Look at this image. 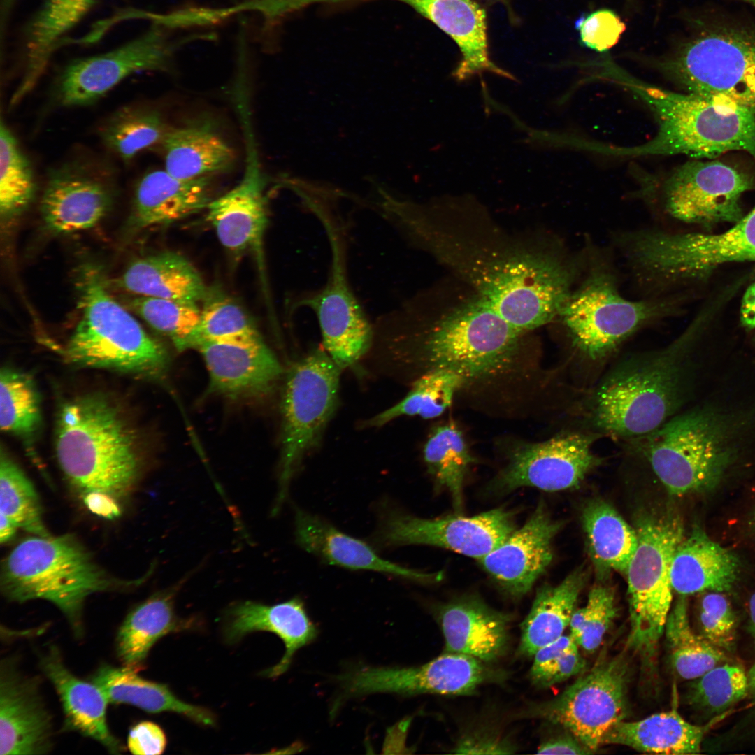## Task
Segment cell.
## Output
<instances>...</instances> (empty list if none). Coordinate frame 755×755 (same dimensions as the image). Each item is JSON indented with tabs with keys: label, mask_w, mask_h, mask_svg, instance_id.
Listing matches in <instances>:
<instances>
[{
	"label": "cell",
	"mask_w": 755,
	"mask_h": 755,
	"mask_svg": "<svg viewBox=\"0 0 755 755\" xmlns=\"http://www.w3.org/2000/svg\"><path fill=\"white\" fill-rule=\"evenodd\" d=\"M373 329V344L403 358L417 378L434 370L452 372L463 382L459 394L487 410L526 408L542 386L526 332L477 295L435 317L415 297L382 314Z\"/></svg>",
	"instance_id": "obj_1"
},
{
	"label": "cell",
	"mask_w": 755,
	"mask_h": 755,
	"mask_svg": "<svg viewBox=\"0 0 755 755\" xmlns=\"http://www.w3.org/2000/svg\"><path fill=\"white\" fill-rule=\"evenodd\" d=\"M408 242L447 265L510 325L526 333L558 317L584 268V253L479 240L442 227L430 214L412 224Z\"/></svg>",
	"instance_id": "obj_2"
},
{
	"label": "cell",
	"mask_w": 755,
	"mask_h": 755,
	"mask_svg": "<svg viewBox=\"0 0 755 755\" xmlns=\"http://www.w3.org/2000/svg\"><path fill=\"white\" fill-rule=\"evenodd\" d=\"M698 323L661 348L624 358L591 392L585 414L598 433L635 440L681 412L692 389Z\"/></svg>",
	"instance_id": "obj_3"
},
{
	"label": "cell",
	"mask_w": 755,
	"mask_h": 755,
	"mask_svg": "<svg viewBox=\"0 0 755 755\" xmlns=\"http://www.w3.org/2000/svg\"><path fill=\"white\" fill-rule=\"evenodd\" d=\"M141 442L124 410L101 393L73 398L57 415V459L82 494L99 492L117 499L129 492L143 466Z\"/></svg>",
	"instance_id": "obj_4"
},
{
	"label": "cell",
	"mask_w": 755,
	"mask_h": 755,
	"mask_svg": "<svg viewBox=\"0 0 755 755\" xmlns=\"http://www.w3.org/2000/svg\"><path fill=\"white\" fill-rule=\"evenodd\" d=\"M610 80L624 86L653 114L657 131L637 146L609 145V156L684 154L714 159L731 151L755 158V115L733 103L663 89L614 69Z\"/></svg>",
	"instance_id": "obj_5"
},
{
	"label": "cell",
	"mask_w": 755,
	"mask_h": 755,
	"mask_svg": "<svg viewBox=\"0 0 755 755\" xmlns=\"http://www.w3.org/2000/svg\"><path fill=\"white\" fill-rule=\"evenodd\" d=\"M77 280L81 317L66 347L67 361L161 380L169 365L166 350L110 295L100 269L83 266Z\"/></svg>",
	"instance_id": "obj_6"
},
{
	"label": "cell",
	"mask_w": 755,
	"mask_h": 755,
	"mask_svg": "<svg viewBox=\"0 0 755 755\" xmlns=\"http://www.w3.org/2000/svg\"><path fill=\"white\" fill-rule=\"evenodd\" d=\"M656 69L683 92L733 103L755 115V24L698 20Z\"/></svg>",
	"instance_id": "obj_7"
},
{
	"label": "cell",
	"mask_w": 755,
	"mask_h": 755,
	"mask_svg": "<svg viewBox=\"0 0 755 755\" xmlns=\"http://www.w3.org/2000/svg\"><path fill=\"white\" fill-rule=\"evenodd\" d=\"M71 535L36 536L18 543L6 557L1 587L12 601L43 599L66 616L75 635L83 633L82 609L92 594L117 587Z\"/></svg>",
	"instance_id": "obj_8"
},
{
	"label": "cell",
	"mask_w": 755,
	"mask_h": 755,
	"mask_svg": "<svg viewBox=\"0 0 755 755\" xmlns=\"http://www.w3.org/2000/svg\"><path fill=\"white\" fill-rule=\"evenodd\" d=\"M583 274L558 317L572 346L591 361L610 357L638 330L676 308L673 296L625 298L610 264L593 251L585 252Z\"/></svg>",
	"instance_id": "obj_9"
},
{
	"label": "cell",
	"mask_w": 755,
	"mask_h": 755,
	"mask_svg": "<svg viewBox=\"0 0 755 755\" xmlns=\"http://www.w3.org/2000/svg\"><path fill=\"white\" fill-rule=\"evenodd\" d=\"M620 245L639 280L666 289L724 264L755 261V206L720 233L642 229L623 233Z\"/></svg>",
	"instance_id": "obj_10"
},
{
	"label": "cell",
	"mask_w": 755,
	"mask_h": 755,
	"mask_svg": "<svg viewBox=\"0 0 755 755\" xmlns=\"http://www.w3.org/2000/svg\"><path fill=\"white\" fill-rule=\"evenodd\" d=\"M635 529L637 547L626 574L631 623L627 645L649 667L672 607L670 569L684 531L682 519L670 510L642 513Z\"/></svg>",
	"instance_id": "obj_11"
},
{
	"label": "cell",
	"mask_w": 755,
	"mask_h": 755,
	"mask_svg": "<svg viewBox=\"0 0 755 755\" xmlns=\"http://www.w3.org/2000/svg\"><path fill=\"white\" fill-rule=\"evenodd\" d=\"M340 371L319 347L298 360L287 375L280 405L281 456L273 515L285 501L302 459L317 445L336 410Z\"/></svg>",
	"instance_id": "obj_12"
},
{
	"label": "cell",
	"mask_w": 755,
	"mask_h": 755,
	"mask_svg": "<svg viewBox=\"0 0 755 755\" xmlns=\"http://www.w3.org/2000/svg\"><path fill=\"white\" fill-rule=\"evenodd\" d=\"M628 659H603L556 697L533 705L526 716L542 719L573 734L595 752L603 736L628 711Z\"/></svg>",
	"instance_id": "obj_13"
},
{
	"label": "cell",
	"mask_w": 755,
	"mask_h": 755,
	"mask_svg": "<svg viewBox=\"0 0 755 755\" xmlns=\"http://www.w3.org/2000/svg\"><path fill=\"white\" fill-rule=\"evenodd\" d=\"M672 448L716 487L747 447H755V403L726 408L703 404L663 424Z\"/></svg>",
	"instance_id": "obj_14"
},
{
	"label": "cell",
	"mask_w": 755,
	"mask_h": 755,
	"mask_svg": "<svg viewBox=\"0 0 755 755\" xmlns=\"http://www.w3.org/2000/svg\"><path fill=\"white\" fill-rule=\"evenodd\" d=\"M502 677L486 662L449 652L414 667L359 666L338 676L342 691L331 710L336 712L350 698L373 693L471 695L481 685L498 682Z\"/></svg>",
	"instance_id": "obj_15"
},
{
	"label": "cell",
	"mask_w": 755,
	"mask_h": 755,
	"mask_svg": "<svg viewBox=\"0 0 755 755\" xmlns=\"http://www.w3.org/2000/svg\"><path fill=\"white\" fill-rule=\"evenodd\" d=\"M331 250V263L324 285L305 292L298 307H307L315 315L322 345L332 360L340 366L357 363L371 349L373 324L350 286L346 245L341 228L336 222L325 226Z\"/></svg>",
	"instance_id": "obj_16"
},
{
	"label": "cell",
	"mask_w": 755,
	"mask_h": 755,
	"mask_svg": "<svg viewBox=\"0 0 755 755\" xmlns=\"http://www.w3.org/2000/svg\"><path fill=\"white\" fill-rule=\"evenodd\" d=\"M754 185L748 174L721 161L692 159L668 173L655 190L670 216L711 225L742 218V197Z\"/></svg>",
	"instance_id": "obj_17"
},
{
	"label": "cell",
	"mask_w": 755,
	"mask_h": 755,
	"mask_svg": "<svg viewBox=\"0 0 755 755\" xmlns=\"http://www.w3.org/2000/svg\"><path fill=\"white\" fill-rule=\"evenodd\" d=\"M515 515L503 508L471 517L450 515L424 519L389 511L375 539L384 547L426 545L482 559L516 530Z\"/></svg>",
	"instance_id": "obj_18"
},
{
	"label": "cell",
	"mask_w": 755,
	"mask_h": 755,
	"mask_svg": "<svg viewBox=\"0 0 755 755\" xmlns=\"http://www.w3.org/2000/svg\"><path fill=\"white\" fill-rule=\"evenodd\" d=\"M596 436L569 431L542 442L517 444L491 482V491L506 494L523 487L556 491L578 486L599 463L592 450Z\"/></svg>",
	"instance_id": "obj_19"
},
{
	"label": "cell",
	"mask_w": 755,
	"mask_h": 755,
	"mask_svg": "<svg viewBox=\"0 0 755 755\" xmlns=\"http://www.w3.org/2000/svg\"><path fill=\"white\" fill-rule=\"evenodd\" d=\"M168 56L161 34L155 30L111 51L78 59L61 74L58 101L66 107L89 105L134 73L163 69Z\"/></svg>",
	"instance_id": "obj_20"
},
{
	"label": "cell",
	"mask_w": 755,
	"mask_h": 755,
	"mask_svg": "<svg viewBox=\"0 0 755 755\" xmlns=\"http://www.w3.org/2000/svg\"><path fill=\"white\" fill-rule=\"evenodd\" d=\"M249 124L244 126L246 160L240 181L223 195L212 199L206 220L220 243L234 254L258 250L268 221L266 179Z\"/></svg>",
	"instance_id": "obj_21"
},
{
	"label": "cell",
	"mask_w": 755,
	"mask_h": 755,
	"mask_svg": "<svg viewBox=\"0 0 755 755\" xmlns=\"http://www.w3.org/2000/svg\"><path fill=\"white\" fill-rule=\"evenodd\" d=\"M39 685L37 678L20 670L15 658L1 660V755H39L52 750V716Z\"/></svg>",
	"instance_id": "obj_22"
},
{
	"label": "cell",
	"mask_w": 755,
	"mask_h": 755,
	"mask_svg": "<svg viewBox=\"0 0 755 755\" xmlns=\"http://www.w3.org/2000/svg\"><path fill=\"white\" fill-rule=\"evenodd\" d=\"M561 526L540 503L525 524L479 563L504 592L519 598L550 564L552 541Z\"/></svg>",
	"instance_id": "obj_23"
},
{
	"label": "cell",
	"mask_w": 755,
	"mask_h": 755,
	"mask_svg": "<svg viewBox=\"0 0 755 755\" xmlns=\"http://www.w3.org/2000/svg\"><path fill=\"white\" fill-rule=\"evenodd\" d=\"M195 348L208 370V391L231 399L268 394L282 373L278 359L264 342L240 345L203 340Z\"/></svg>",
	"instance_id": "obj_24"
},
{
	"label": "cell",
	"mask_w": 755,
	"mask_h": 755,
	"mask_svg": "<svg viewBox=\"0 0 755 755\" xmlns=\"http://www.w3.org/2000/svg\"><path fill=\"white\" fill-rule=\"evenodd\" d=\"M41 202L46 226L55 233H69L94 227L109 210V187L87 170L71 165L52 170Z\"/></svg>",
	"instance_id": "obj_25"
},
{
	"label": "cell",
	"mask_w": 755,
	"mask_h": 755,
	"mask_svg": "<svg viewBox=\"0 0 755 755\" xmlns=\"http://www.w3.org/2000/svg\"><path fill=\"white\" fill-rule=\"evenodd\" d=\"M436 615L445 652L470 656L486 663L506 652L510 616L493 609L479 596L454 598L438 607Z\"/></svg>",
	"instance_id": "obj_26"
},
{
	"label": "cell",
	"mask_w": 755,
	"mask_h": 755,
	"mask_svg": "<svg viewBox=\"0 0 755 755\" xmlns=\"http://www.w3.org/2000/svg\"><path fill=\"white\" fill-rule=\"evenodd\" d=\"M412 7L448 34L458 45L461 59L452 76L465 81L484 71L510 80L512 75L490 59L486 13L473 0H394Z\"/></svg>",
	"instance_id": "obj_27"
},
{
	"label": "cell",
	"mask_w": 755,
	"mask_h": 755,
	"mask_svg": "<svg viewBox=\"0 0 755 755\" xmlns=\"http://www.w3.org/2000/svg\"><path fill=\"white\" fill-rule=\"evenodd\" d=\"M39 667L60 699L64 715V728L96 740L110 754L122 753L124 746L108 727V702L100 689L69 670L55 645H50L39 655Z\"/></svg>",
	"instance_id": "obj_28"
},
{
	"label": "cell",
	"mask_w": 755,
	"mask_h": 755,
	"mask_svg": "<svg viewBox=\"0 0 755 755\" xmlns=\"http://www.w3.org/2000/svg\"><path fill=\"white\" fill-rule=\"evenodd\" d=\"M227 617L224 635L229 642L238 641L255 631L272 632L282 639L285 652L278 663L264 673L268 677L285 673L295 652L312 642L318 634L299 598L272 605L251 601L240 602L229 609Z\"/></svg>",
	"instance_id": "obj_29"
},
{
	"label": "cell",
	"mask_w": 755,
	"mask_h": 755,
	"mask_svg": "<svg viewBox=\"0 0 755 755\" xmlns=\"http://www.w3.org/2000/svg\"><path fill=\"white\" fill-rule=\"evenodd\" d=\"M297 544L324 562L352 570H368L420 582H436L442 574L417 571L380 557L362 540L341 532L331 524L301 509L294 516Z\"/></svg>",
	"instance_id": "obj_30"
},
{
	"label": "cell",
	"mask_w": 755,
	"mask_h": 755,
	"mask_svg": "<svg viewBox=\"0 0 755 755\" xmlns=\"http://www.w3.org/2000/svg\"><path fill=\"white\" fill-rule=\"evenodd\" d=\"M211 176L185 180L165 169L144 175L136 185L131 220L139 229L168 224L206 209Z\"/></svg>",
	"instance_id": "obj_31"
},
{
	"label": "cell",
	"mask_w": 755,
	"mask_h": 755,
	"mask_svg": "<svg viewBox=\"0 0 755 755\" xmlns=\"http://www.w3.org/2000/svg\"><path fill=\"white\" fill-rule=\"evenodd\" d=\"M740 568V561L734 553L712 540L700 526L695 525L673 556L671 586L680 596L726 592L736 583Z\"/></svg>",
	"instance_id": "obj_32"
},
{
	"label": "cell",
	"mask_w": 755,
	"mask_h": 755,
	"mask_svg": "<svg viewBox=\"0 0 755 755\" xmlns=\"http://www.w3.org/2000/svg\"><path fill=\"white\" fill-rule=\"evenodd\" d=\"M189 577L151 596L125 617L115 638L116 654L122 666L139 671L160 638L189 626V621L180 619L174 610L175 597Z\"/></svg>",
	"instance_id": "obj_33"
},
{
	"label": "cell",
	"mask_w": 755,
	"mask_h": 755,
	"mask_svg": "<svg viewBox=\"0 0 755 755\" xmlns=\"http://www.w3.org/2000/svg\"><path fill=\"white\" fill-rule=\"evenodd\" d=\"M164 169L185 180L224 172L233 165L232 148L208 121L168 128L161 141Z\"/></svg>",
	"instance_id": "obj_34"
},
{
	"label": "cell",
	"mask_w": 755,
	"mask_h": 755,
	"mask_svg": "<svg viewBox=\"0 0 755 755\" xmlns=\"http://www.w3.org/2000/svg\"><path fill=\"white\" fill-rule=\"evenodd\" d=\"M725 715L703 726L686 721L676 710L654 714L637 721L623 720L607 731L602 745H621L649 754H698L705 734Z\"/></svg>",
	"instance_id": "obj_35"
},
{
	"label": "cell",
	"mask_w": 755,
	"mask_h": 755,
	"mask_svg": "<svg viewBox=\"0 0 755 755\" xmlns=\"http://www.w3.org/2000/svg\"><path fill=\"white\" fill-rule=\"evenodd\" d=\"M134 295L202 301L208 287L196 267L184 256L163 252L131 262L120 280Z\"/></svg>",
	"instance_id": "obj_36"
},
{
	"label": "cell",
	"mask_w": 755,
	"mask_h": 755,
	"mask_svg": "<svg viewBox=\"0 0 755 755\" xmlns=\"http://www.w3.org/2000/svg\"><path fill=\"white\" fill-rule=\"evenodd\" d=\"M90 681L100 689L108 703L131 705L150 713L172 712L205 726L215 723L210 710L180 700L166 684L145 680L127 667L103 664Z\"/></svg>",
	"instance_id": "obj_37"
},
{
	"label": "cell",
	"mask_w": 755,
	"mask_h": 755,
	"mask_svg": "<svg viewBox=\"0 0 755 755\" xmlns=\"http://www.w3.org/2000/svg\"><path fill=\"white\" fill-rule=\"evenodd\" d=\"M96 0H46L28 25L27 65L10 104L19 103L35 86L62 36L73 28Z\"/></svg>",
	"instance_id": "obj_38"
},
{
	"label": "cell",
	"mask_w": 755,
	"mask_h": 755,
	"mask_svg": "<svg viewBox=\"0 0 755 755\" xmlns=\"http://www.w3.org/2000/svg\"><path fill=\"white\" fill-rule=\"evenodd\" d=\"M585 580V572L580 567L557 585L545 584L538 589L531 610L522 624V654L533 656L539 649L563 635Z\"/></svg>",
	"instance_id": "obj_39"
},
{
	"label": "cell",
	"mask_w": 755,
	"mask_h": 755,
	"mask_svg": "<svg viewBox=\"0 0 755 755\" xmlns=\"http://www.w3.org/2000/svg\"><path fill=\"white\" fill-rule=\"evenodd\" d=\"M582 522L597 571L604 575L616 570L626 575L637 547L635 529L610 504L599 499L585 505Z\"/></svg>",
	"instance_id": "obj_40"
},
{
	"label": "cell",
	"mask_w": 755,
	"mask_h": 755,
	"mask_svg": "<svg viewBox=\"0 0 755 755\" xmlns=\"http://www.w3.org/2000/svg\"><path fill=\"white\" fill-rule=\"evenodd\" d=\"M0 426L34 456L42 426L39 392L31 375L8 366L0 372Z\"/></svg>",
	"instance_id": "obj_41"
},
{
	"label": "cell",
	"mask_w": 755,
	"mask_h": 755,
	"mask_svg": "<svg viewBox=\"0 0 755 755\" xmlns=\"http://www.w3.org/2000/svg\"><path fill=\"white\" fill-rule=\"evenodd\" d=\"M424 459L436 489L447 490L455 510L461 512L464 479L475 459L454 421L433 429L424 447Z\"/></svg>",
	"instance_id": "obj_42"
},
{
	"label": "cell",
	"mask_w": 755,
	"mask_h": 755,
	"mask_svg": "<svg viewBox=\"0 0 755 755\" xmlns=\"http://www.w3.org/2000/svg\"><path fill=\"white\" fill-rule=\"evenodd\" d=\"M664 633L672 667L682 679L693 680L726 661L724 651L692 629L686 596L671 607Z\"/></svg>",
	"instance_id": "obj_43"
},
{
	"label": "cell",
	"mask_w": 755,
	"mask_h": 755,
	"mask_svg": "<svg viewBox=\"0 0 755 755\" xmlns=\"http://www.w3.org/2000/svg\"><path fill=\"white\" fill-rule=\"evenodd\" d=\"M462 387L461 378L452 372H426L415 379L412 389L401 401L371 418L365 425L381 426L401 416L436 418L451 406Z\"/></svg>",
	"instance_id": "obj_44"
},
{
	"label": "cell",
	"mask_w": 755,
	"mask_h": 755,
	"mask_svg": "<svg viewBox=\"0 0 755 755\" xmlns=\"http://www.w3.org/2000/svg\"><path fill=\"white\" fill-rule=\"evenodd\" d=\"M202 302L198 343L206 340L250 345L264 342L245 310L217 286L208 288Z\"/></svg>",
	"instance_id": "obj_45"
},
{
	"label": "cell",
	"mask_w": 755,
	"mask_h": 755,
	"mask_svg": "<svg viewBox=\"0 0 755 755\" xmlns=\"http://www.w3.org/2000/svg\"><path fill=\"white\" fill-rule=\"evenodd\" d=\"M135 296L129 301V307L147 324L168 337L179 350L195 348L201 323L197 303Z\"/></svg>",
	"instance_id": "obj_46"
},
{
	"label": "cell",
	"mask_w": 755,
	"mask_h": 755,
	"mask_svg": "<svg viewBox=\"0 0 755 755\" xmlns=\"http://www.w3.org/2000/svg\"><path fill=\"white\" fill-rule=\"evenodd\" d=\"M167 129L157 111L124 107L107 120L100 135L110 150L129 161L141 151L161 142Z\"/></svg>",
	"instance_id": "obj_47"
},
{
	"label": "cell",
	"mask_w": 755,
	"mask_h": 755,
	"mask_svg": "<svg viewBox=\"0 0 755 755\" xmlns=\"http://www.w3.org/2000/svg\"><path fill=\"white\" fill-rule=\"evenodd\" d=\"M689 684V704L704 718L725 715L748 696V677L742 666L721 663Z\"/></svg>",
	"instance_id": "obj_48"
},
{
	"label": "cell",
	"mask_w": 755,
	"mask_h": 755,
	"mask_svg": "<svg viewBox=\"0 0 755 755\" xmlns=\"http://www.w3.org/2000/svg\"><path fill=\"white\" fill-rule=\"evenodd\" d=\"M36 183L31 164L8 127H0V213L10 220L31 203Z\"/></svg>",
	"instance_id": "obj_49"
},
{
	"label": "cell",
	"mask_w": 755,
	"mask_h": 755,
	"mask_svg": "<svg viewBox=\"0 0 755 755\" xmlns=\"http://www.w3.org/2000/svg\"><path fill=\"white\" fill-rule=\"evenodd\" d=\"M0 512L34 535L50 536L42 518L38 494L28 477L1 446Z\"/></svg>",
	"instance_id": "obj_50"
},
{
	"label": "cell",
	"mask_w": 755,
	"mask_h": 755,
	"mask_svg": "<svg viewBox=\"0 0 755 755\" xmlns=\"http://www.w3.org/2000/svg\"><path fill=\"white\" fill-rule=\"evenodd\" d=\"M617 612L614 591L598 584L589 591L586 604L574 610L570 635L584 651L594 652L602 644Z\"/></svg>",
	"instance_id": "obj_51"
},
{
	"label": "cell",
	"mask_w": 755,
	"mask_h": 755,
	"mask_svg": "<svg viewBox=\"0 0 755 755\" xmlns=\"http://www.w3.org/2000/svg\"><path fill=\"white\" fill-rule=\"evenodd\" d=\"M578 647L570 635H563L539 649L533 656L529 671L532 684L547 688L580 674L585 668V661Z\"/></svg>",
	"instance_id": "obj_52"
},
{
	"label": "cell",
	"mask_w": 755,
	"mask_h": 755,
	"mask_svg": "<svg viewBox=\"0 0 755 755\" xmlns=\"http://www.w3.org/2000/svg\"><path fill=\"white\" fill-rule=\"evenodd\" d=\"M697 617L700 635L703 638L723 651L734 649L737 619L723 593L706 591L700 600Z\"/></svg>",
	"instance_id": "obj_53"
},
{
	"label": "cell",
	"mask_w": 755,
	"mask_h": 755,
	"mask_svg": "<svg viewBox=\"0 0 755 755\" xmlns=\"http://www.w3.org/2000/svg\"><path fill=\"white\" fill-rule=\"evenodd\" d=\"M575 28L582 45L603 52L619 42L626 24L614 11L600 9L580 17L575 22Z\"/></svg>",
	"instance_id": "obj_54"
},
{
	"label": "cell",
	"mask_w": 755,
	"mask_h": 755,
	"mask_svg": "<svg viewBox=\"0 0 755 755\" xmlns=\"http://www.w3.org/2000/svg\"><path fill=\"white\" fill-rule=\"evenodd\" d=\"M515 746L507 738L490 730H475L466 734L452 748L459 754H513Z\"/></svg>",
	"instance_id": "obj_55"
},
{
	"label": "cell",
	"mask_w": 755,
	"mask_h": 755,
	"mask_svg": "<svg viewBox=\"0 0 755 755\" xmlns=\"http://www.w3.org/2000/svg\"><path fill=\"white\" fill-rule=\"evenodd\" d=\"M166 737L157 724L144 721L133 726L129 733L127 746L133 754L157 755L164 752Z\"/></svg>",
	"instance_id": "obj_56"
},
{
	"label": "cell",
	"mask_w": 755,
	"mask_h": 755,
	"mask_svg": "<svg viewBox=\"0 0 755 755\" xmlns=\"http://www.w3.org/2000/svg\"><path fill=\"white\" fill-rule=\"evenodd\" d=\"M749 703L745 714L728 731L724 744H755V663L747 673Z\"/></svg>",
	"instance_id": "obj_57"
},
{
	"label": "cell",
	"mask_w": 755,
	"mask_h": 755,
	"mask_svg": "<svg viewBox=\"0 0 755 755\" xmlns=\"http://www.w3.org/2000/svg\"><path fill=\"white\" fill-rule=\"evenodd\" d=\"M565 732L543 740L538 747V754H592L594 752L586 747L573 734Z\"/></svg>",
	"instance_id": "obj_58"
},
{
	"label": "cell",
	"mask_w": 755,
	"mask_h": 755,
	"mask_svg": "<svg viewBox=\"0 0 755 755\" xmlns=\"http://www.w3.org/2000/svg\"><path fill=\"white\" fill-rule=\"evenodd\" d=\"M82 495L85 504L94 514L107 519H113L120 515V508L115 498L99 492Z\"/></svg>",
	"instance_id": "obj_59"
},
{
	"label": "cell",
	"mask_w": 755,
	"mask_h": 755,
	"mask_svg": "<svg viewBox=\"0 0 755 755\" xmlns=\"http://www.w3.org/2000/svg\"><path fill=\"white\" fill-rule=\"evenodd\" d=\"M740 322L747 329L755 328V282L746 289L740 306Z\"/></svg>",
	"instance_id": "obj_60"
},
{
	"label": "cell",
	"mask_w": 755,
	"mask_h": 755,
	"mask_svg": "<svg viewBox=\"0 0 755 755\" xmlns=\"http://www.w3.org/2000/svg\"><path fill=\"white\" fill-rule=\"evenodd\" d=\"M0 514V542L4 543L14 536L18 527L4 514Z\"/></svg>",
	"instance_id": "obj_61"
},
{
	"label": "cell",
	"mask_w": 755,
	"mask_h": 755,
	"mask_svg": "<svg viewBox=\"0 0 755 755\" xmlns=\"http://www.w3.org/2000/svg\"><path fill=\"white\" fill-rule=\"evenodd\" d=\"M749 625L751 633L755 639V591L752 595L749 602Z\"/></svg>",
	"instance_id": "obj_62"
},
{
	"label": "cell",
	"mask_w": 755,
	"mask_h": 755,
	"mask_svg": "<svg viewBox=\"0 0 755 755\" xmlns=\"http://www.w3.org/2000/svg\"><path fill=\"white\" fill-rule=\"evenodd\" d=\"M741 1L747 2V3H750V4L755 6V0H741Z\"/></svg>",
	"instance_id": "obj_63"
}]
</instances>
